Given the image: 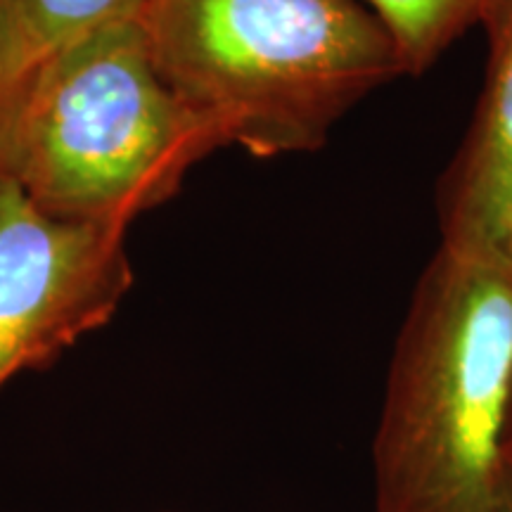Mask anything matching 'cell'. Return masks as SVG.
Instances as JSON below:
<instances>
[{
  "label": "cell",
  "mask_w": 512,
  "mask_h": 512,
  "mask_svg": "<svg viewBox=\"0 0 512 512\" xmlns=\"http://www.w3.org/2000/svg\"><path fill=\"white\" fill-rule=\"evenodd\" d=\"M219 147L166 86L133 17L43 57L0 152V178L53 219L128 228Z\"/></svg>",
  "instance_id": "3957f363"
},
{
  "label": "cell",
  "mask_w": 512,
  "mask_h": 512,
  "mask_svg": "<svg viewBox=\"0 0 512 512\" xmlns=\"http://www.w3.org/2000/svg\"><path fill=\"white\" fill-rule=\"evenodd\" d=\"M43 53L107 24L140 17L145 0H8Z\"/></svg>",
  "instance_id": "52a82bcc"
},
{
  "label": "cell",
  "mask_w": 512,
  "mask_h": 512,
  "mask_svg": "<svg viewBox=\"0 0 512 512\" xmlns=\"http://www.w3.org/2000/svg\"><path fill=\"white\" fill-rule=\"evenodd\" d=\"M399 48L406 74L425 72L472 24H484L498 0H361Z\"/></svg>",
  "instance_id": "8992f818"
},
{
  "label": "cell",
  "mask_w": 512,
  "mask_h": 512,
  "mask_svg": "<svg viewBox=\"0 0 512 512\" xmlns=\"http://www.w3.org/2000/svg\"><path fill=\"white\" fill-rule=\"evenodd\" d=\"M46 55L19 22L8 0H0V152L10 136L19 107L27 98L38 64Z\"/></svg>",
  "instance_id": "ba28073f"
},
{
  "label": "cell",
  "mask_w": 512,
  "mask_h": 512,
  "mask_svg": "<svg viewBox=\"0 0 512 512\" xmlns=\"http://www.w3.org/2000/svg\"><path fill=\"white\" fill-rule=\"evenodd\" d=\"M489 67L477 114L441 181V245L501 254L512 202V0H498L484 22Z\"/></svg>",
  "instance_id": "5b68a950"
},
{
  "label": "cell",
  "mask_w": 512,
  "mask_h": 512,
  "mask_svg": "<svg viewBox=\"0 0 512 512\" xmlns=\"http://www.w3.org/2000/svg\"><path fill=\"white\" fill-rule=\"evenodd\" d=\"M501 254L505 264L512 268V202L508 209V216H505V228H503V242H501Z\"/></svg>",
  "instance_id": "9c48e42d"
},
{
  "label": "cell",
  "mask_w": 512,
  "mask_h": 512,
  "mask_svg": "<svg viewBox=\"0 0 512 512\" xmlns=\"http://www.w3.org/2000/svg\"><path fill=\"white\" fill-rule=\"evenodd\" d=\"M126 230L53 219L0 178V387L110 323L133 285Z\"/></svg>",
  "instance_id": "277c9868"
},
{
  "label": "cell",
  "mask_w": 512,
  "mask_h": 512,
  "mask_svg": "<svg viewBox=\"0 0 512 512\" xmlns=\"http://www.w3.org/2000/svg\"><path fill=\"white\" fill-rule=\"evenodd\" d=\"M373 512H512V268L441 245L396 337Z\"/></svg>",
  "instance_id": "6da1fadb"
},
{
  "label": "cell",
  "mask_w": 512,
  "mask_h": 512,
  "mask_svg": "<svg viewBox=\"0 0 512 512\" xmlns=\"http://www.w3.org/2000/svg\"><path fill=\"white\" fill-rule=\"evenodd\" d=\"M140 24L166 86L223 147L254 157L318 150L406 74L361 0H145Z\"/></svg>",
  "instance_id": "7a4b0ae2"
}]
</instances>
